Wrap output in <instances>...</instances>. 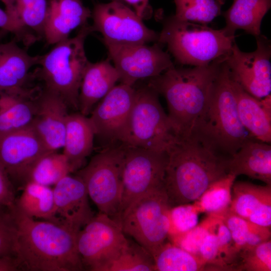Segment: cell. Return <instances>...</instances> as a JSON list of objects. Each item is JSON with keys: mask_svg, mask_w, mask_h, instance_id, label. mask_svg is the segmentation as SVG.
<instances>
[{"mask_svg": "<svg viewBox=\"0 0 271 271\" xmlns=\"http://www.w3.org/2000/svg\"><path fill=\"white\" fill-rule=\"evenodd\" d=\"M166 153L164 187L171 208L198 200L228 173L229 158L195 134L177 136Z\"/></svg>", "mask_w": 271, "mask_h": 271, "instance_id": "6da1fadb", "label": "cell"}, {"mask_svg": "<svg viewBox=\"0 0 271 271\" xmlns=\"http://www.w3.org/2000/svg\"><path fill=\"white\" fill-rule=\"evenodd\" d=\"M16 226L15 256L20 268L30 271L84 269L76 232L63 225L35 220L16 206L11 211Z\"/></svg>", "mask_w": 271, "mask_h": 271, "instance_id": "7a4b0ae2", "label": "cell"}, {"mask_svg": "<svg viewBox=\"0 0 271 271\" xmlns=\"http://www.w3.org/2000/svg\"><path fill=\"white\" fill-rule=\"evenodd\" d=\"M225 57L207 65L173 66L150 79L148 85L167 101L168 116L178 136L193 134L206 108L213 83Z\"/></svg>", "mask_w": 271, "mask_h": 271, "instance_id": "3957f363", "label": "cell"}, {"mask_svg": "<svg viewBox=\"0 0 271 271\" xmlns=\"http://www.w3.org/2000/svg\"><path fill=\"white\" fill-rule=\"evenodd\" d=\"M230 158L247 141L255 139L239 119L228 68L222 62L206 108L193 134Z\"/></svg>", "mask_w": 271, "mask_h": 271, "instance_id": "277c9868", "label": "cell"}, {"mask_svg": "<svg viewBox=\"0 0 271 271\" xmlns=\"http://www.w3.org/2000/svg\"><path fill=\"white\" fill-rule=\"evenodd\" d=\"M162 23L157 42L166 45L175 60L182 65H207L226 57L235 42V36H228L223 29L180 20L173 15L165 18Z\"/></svg>", "mask_w": 271, "mask_h": 271, "instance_id": "5b68a950", "label": "cell"}, {"mask_svg": "<svg viewBox=\"0 0 271 271\" xmlns=\"http://www.w3.org/2000/svg\"><path fill=\"white\" fill-rule=\"evenodd\" d=\"M91 32L90 26H82L75 36L59 42L41 56L38 64L45 88L58 94L67 105L75 108H78L82 75L89 62L85 51V40Z\"/></svg>", "mask_w": 271, "mask_h": 271, "instance_id": "8992f818", "label": "cell"}, {"mask_svg": "<svg viewBox=\"0 0 271 271\" xmlns=\"http://www.w3.org/2000/svg\"><path fill=\"white\" fill-rule=\"evenodd\" d=\"M171 208L164 186L152 190L122 213V230L153 255L169 235Z\"/></svg>", "mask_w": 271, "mask_h": 271, "instance_id": "52a82bcc", "label": "cell"}, {"mask_svg": "<svg viewBox=\"0 0 271 271\" xmlns=\"http://www.w3.org/2000/svg\"><path fill=\"white\" fill-rule=\"evenodd\" d=\"M124 153V145L122 143L106 148L93 156L77 174L99 212L119 224Z\"/></svg>", "mask_w": 271, "mask_h": 271, "instance_id": "ba28073f", "label": "cell"}, {"mask_svg": "<svg viewBox=\"0 0 271 271\" xmlns=\"http://www.w3.org/2000/svg\"><path fill=\"white\" fill-rule=\"evenodd\" d=\"M159 94L148 85L135 89L124 144L166 152L178 136L164 111Z\"/></svg>", "mask_w": 271, "mask_h": 271, "instance_id": "9c48e42d", "label": "cell"}, {"mask_svg": "<svg viewBox=\"0 0 271 271\" xmlns=\"http://www.w3.org/2000/svg\"><path fill=\"white\" fill-rule=\"evenodd\" d=\"M124 145L121 216L138 198L152 190L164 186L168 160L166 152Z\"/></svg>", "mask_w": 271, "mask_h": 271, "instance_id": "30bf717a", "label": "cell"}, {"mask_svg": "<svg viewBox=\"0 0 271 271\" xmlns=\"http://www.w3.org/2000/svg\"><path fill=\"white\" fill-rule=\"evenodd\" d=\"M92 32L102 36L104 44L126 45L157 42L159 34L148 28L143 19L122 2L97 4L91 12Z\"/></svg>", "mask_w": 271, "mask_h": 271, "instance_id": "8fae6325", "label": "cell"}, {"mask_svg": "<svg viewBox=\"0 0 271 271\" xmlns=\"http://www.w3.org/2000/svg\"><path fill=\"white\" fill-rule=\"evenodd\" d=\"M104 45L121 83L130 86L139 80L155 77L174 66L170 54L158 42L153 45Z\"/></svg>", "mask_w": 271, "mask_h": 271, "instance_id": "7c38bea8", "label": "cell"}, {"mask_svg": "<svg viewBox=\"0 0 271 271\" xmlns=\"http://www.w3.org/2000/svg\"><path fill=\"white\" fill-rule=\"evenodd\" d=\"M120 224L99 212L77 233V250L84 269L100 268L127 242Z\"/></svg>", "mask_w": 271, "mask_h": 271, "instance_id": "4fadbf2b", "label": "cell"}, {"mask_svg": "<svg viewBox=\"0 0 271 271\" xmlns=\"http://www.w3.org/2000/svg\"><path fill=\"white\" fill-rule=\"evenodd\" d=\"M255 38V51L243 52L234 42L225 61L231 79L249 94L260 99L270 94L271 49L264 36Z\"/></svg>", "mask_w": 271, "mask_h": 271, "instance_id": "5bb4252c", "label": "cell"}, {"mask_svg": "<svg viewBox=\"0 0 271 271\" xmlns=\"http://www.w3.org/2000/svg\"><path fill=\"white\" fill-rule=\"evenodd\" d=\"M134 94L132 86L120 83L99 101L89 117L95 135L109 143H124Z\"/></svg>", "mask_w": 271, "mask_h": 271, "instance_id": "9a60e30c", "label": "cell"}, {"mask_svg": "<svg viewBox=\"0 0 271 271\" xmlns=\"http://www.w3.org/2000/svg\"><path fill=\"white\" fill-rule=\"evenodd\" d=\"M47 152L31 126L0 137V163L13 184L22 187L33 165Z\"/></svg>", "mask_w": 271, "mask_h": 271, "instance_id": "2e32d148", "label": "cell"}, {"mask_svg": "<svg viewBox=\"0 0 271 271\" xmlns=\"http://www.w3.org/2000/svg\"><path fill=\"white\" fill-rule=\"evenodd\" d=\"M53 189L57 224L78 232L94 216L83 181L68 175Z\"/></svg>", "mask_w": 271, "mask_h": 271, "instance_id": "e0dca14e", "label": "cell"}, {"mask_svg": "<svg viewBox=\"0 0 271 271\" xmlns=\"http://www.w3.org/2000/svg\"><path fill=\"white\" fill-rule=\"evenodd\" d=\"M36 112L31 126L48 151L63 148L67 104L58 94L45 88L35 100Z\"/></svg>", "mask_w": 271, "mask_h": 271, "instance_id": "ac0fdd59", "label": "cell"}, {"mask_svg": "<svg viewBox=\"0 0 271 271\" xmlns=\"http://www.w3.org/2000/svg\"><path fill=\"white\" fill-rule=\"evenodd\" d=\"M228 209L252 223L270 228L271 185L234 182Z\"/></svg>", "mask_w": 271, "mask_h": 271, "instance_id": "d6986e66", "label": "cell"}, {"mask_svg": "<svg viewBox=\"0 0 271 271\" xmlns=\"http://www.w3.org/2000/svg\"><path fill=\"white\" fill-rule=\"evenodd\" d=\"M91 17V12L81 0H49L43 36L47 43L55 45L87 25Z\"/></svg>", "mask_w": 271, "mask_h": 271, "instance_id": "ffe728a7", "label": "cell"}, {"mask_svg": "<svg viewBox=\"0 0 271 271\" xmlns=\"http://www.w3.org/2000/svg\"><path fill=\"white\" fill-rule=\"evenodd\" d=\"M40 57L30 55L13 41L0 43V93L30 95L25 85Z\"/></svg>", "mask_w": 271, "mask_h": 271, "instance_id": "44dd1931", "label": "cell"}, {"mask_svg": "<svg viewBox=\"0 0 271 271\" xmlns=\"http://www.w3.org/2000/svg\"><path fill=\"white\" fill-rule=\"evenodd\" d=\"M238 116L241 122L255 140L271 142V95L257 99L232 79Z\"/></svg>", "mask_w": 271, "mask_h": 271, "instance_id": "7402d4cb", "label": "cell"}, {"mask_svg": "<svg viewBox=\"0 0 271 271\" xmlns=\"http://www.w3.org/2000/svg\"><path fill=\"white\" fill-rule=\"evenodd\" d=\"M119 75L109 59L89 62L83 72L78 96V108L87 116L119 80Z\"/></svg>", "mask_w": 271, "mask_h": 271, "instance_id": "603a6c76", "label": "cell"}, {"mask_svg": "<svg viewBox=\"0 0 271 271\" xmlns=\"http://www.w3.org/2000/svg\"><path fill=\"white\" fill-rule=\"evenodd\" d=\"M228 173L271 185V146L255 139L244 143L228 160Z\"/></svg>", "mask_w": 271, "mask_h": 271, "instance_id": "cb8c5ba5", "label": "cell"}, {"mask_svg": "<svg viewBox=\"0 0 271 271\" xmlns=\"http://www.w3.org/2000/svg\"><path fill=\"white\" fill-rule=\"evenodd\" d=\"M95 136L89 117L80 112L68 114L63 154L71 173L79 170L91 153Z\"/></svg>", "mask_w": 271, "mask_h": 271, "instance_id": "d4e9b609", "label": "cell"}, {"mask_svg": "<svg viewBox=\"0 0 271 271\" xmlns=\"http://www.w3.org/2000/svg\"><path fill=\"white\" fill-rule=\"evenodd\" d=\"M271 7V0H234L224 13L227 35L235 36L238 29L257 37L260 34L262 20Z\"/></svg>", "mask_w": 271, "mask_h": 271, "instance_id": "484cf974", "label": "cell"}, {"mask_svg": "<svg viewBox=\"0 0 271 271\" xmlns=\"http://www.w3.org/2000/svg\"><path fill=\"white\" fill-rule=\"evenodd\" d=\"M36 112L30 96L0 93V137L31 126Z\"/></svg>", "mask_w": 271, "mask_h": 271, "instance_id": "4316f807", "label": "cell"}, {"mask_svg": "<svg viewBox=\"0 0 271 271\" xmlns=\"http://www.w3.org/2000/svg\"><path fill=\"white\" fill-rule=\"evenodd\" d=\"M16 207L33 218H41L57 224L53 189L50 186L27 182L16 199Z\"/></svg>", "mask_w": 271, "mask_h": 271, "instance_id": "83f0119b", "label": "cell"}, {"mask_svg": "<svg viewBox=\"0 0 271 271\" xmlns=\"http://www.w3.org/2000/svg\"><path fill=\"white\" fill-rule=\"evenodd\" d=\"M216 216L221 219L229 229L239 251L270 239V228L252 223L234 214L229 209Z\"/></svg>", "mask_w": 271, "mask_h": 271, "instance_id": "f1b7e54d", "label": "cell"}, {"mask_svg": "<svg viewBox=\"0 0 271 271\" xmlns=\"http://www.w3.org/2000/svg\"><path fill=\"white\" fill-rule=\"evenodd\" d=\"M155 270H207L200 257L182 247L164 242L153 254Z\"/></svg>", "mask_w": 271, "mask_h": 271, "instance_id": "f546056e", "label": "cell"}, {"mask_svg": "<svg viewBox=\"0 0 271 271\" xmlns=\"http://www.w3.org/2000/svg\"><path fill=\"white\" fill-rule=\"evenodd\" d=\"M153 255L136 241L126 243L100 269L99 271H154Z\"/></svg>", "mask_w": 271, "mask_h": 271, "instance_id": "4dcf8cb0", "label": "cell"}, {"mask_svg": "<svg viewBox=\"0 0 271 271\" xmlns=\"http://www.w3.org/2000/svg\"><path fill=\"white\" fill-rule=\"evenodd\" d=\"M71 173L69 165L63 154L49 151L40 157L33 165L27 182L32 181L50 187Z\"/></svg>", "mask_w": 271, "mask_h": 271, "instance_id": "1f68e13d", "label": "cell"}, {"mask_svg": "<svg viewBox=\"0 0 271 271\" xmlns=\"http://www.w3.org/2000/svg\"><path fill=\"white\" fill-rule=\"evenodd\" d=\"M236 176L230 173L215 182L195 202L199 212L218 215L228 209Z\"/></svg>", "mask_w": 271, "mask_h": 271, "instance_id": "d6a6232c", "label": "cell"}, {"mask_svg": "<svg viewBox=\"0 0 271 271\" xmlns=\"http://www.w3.org/2000/svg\"><path fill=\"white\" fill-rule=\"evenodd\" d=\"M180 20L207 25L221 14L225 0H174Z\"/></svg>", "mask_w": 271, "mask_h": 271, "instance_id": "836d02e7", "label": "cell"}, {"mask_svg": "<svg viewBox=\"0 0 271 271\" xmlns=\"http://www.w3.org/2000/svg\"><path fill=\"white\" fill-rule=\"evenodd\" d=\"M234 270L270 271V239L239 251Z\"/></svg>", "mask_w": 271, "mask_h": 271, "instance_id": "e575fe53", "label": "cell"}, {"mask_svg": "<svg viewBox=\"0 0 271 271\" xmlns=\"http://www.w3.org/2000/svg\"><path fill=\"white\" fill-rule=\"evenodd\" d=\"M48 10L47 0H35L17 13L21 25L43 36Z\"/></svg>", "mask_w": 271, "mask_h": 271, "instance_id": "d590c367", "label": "cell"}, {"mask_svg": "<svg viewBox=\"0 0 271 271\" xmlns=\"http://www.w3.org/2000/svg\"><path fill=\"white\" fill-rule=\"evenodd\" d=\"M199 211L194 204L181 205L170 210L169 234L175 235L187 232L198 225Z\"/></svg>", "mask_w": 271, "mask_h": 271, "instance_id": "8d00e7d4", "label": "cell"}, {"mask_svg": "<svg viewBox=\"0 0 271 271\" xmlns=\"http://www.w3.org/2000/svg\"><path fill=\"white\" fill-rule=\"evenodd\" d=\"M16 234V226L11 212H0V256H15Z\"/></svg>", "mask_w": 271, "mask_h": 271, "instance_id": "74e56055", "label": "cell"}, {"mask_svg": "<svg viewBox=\"0 0 271 271\" xmlns=\"http://www.w3.org/2000/svg\"><path fill=\"white\" fill-rule=\"evenodd\" d=\"M208 217L200 225L183 233L176 234L179 236L178 246L189 252L199 256L201 243L209 232Z\"/></svg>", "mask_w": 271, "mask_h": 271, "instance_id": "f35d334b", "label": "cell"}, {"mask_svg": "<svg viewBox=\"0 0 271 271\" xmlns=\"http://www.w3.org/2000/svg\"><path fill=\"white\" fill-rule=\"evenodd\" d=\"M14 184L0 163V212L12 211L16 207Z\"/></svg>", "mask_w": 271, "mask_h": 271, "instance_id": "ab89813d", "label": "cell"}, {"mask_svg": "<svg viewBox=\"0 0 271 271\" xmlns=\"http://www.w3.org/2000/svg\"><path fill=\"white\" fill-rule=\"evenodd\" d=\"M0 28L13 33L26 44L34 41L35 37L30 34L28 31L14 19L6 10L0 8Z\"/></svg>", "mask_w": 271, "mask_h": 271, "instance_id": "60d3db41", "label": "cell"}, {"mask_svg": "<svg viewBox=\"0 0 271 271\" xmlns=\"http://www.w3.org/2000/svg\"><path fill=\"white\" fill-rule=\"evenodd\" d=\"M21 269L15 256H0V271H16Z\"/></svg>", "mask_w": 271, "mask_h": 271, "instance_id": "b9f144b4", "label": "cell"}, {"mask_svg": "<svg viewBox=\"0 0 271 271\" xmlns=\"http://www.w3.org/2000/svg\"><path fill=\"white\" fill-rule=\"evenodd\" d=\"M129 4L136 13L142 19L149 8V0H121Z\"/></svg>", "mask_w": 271, "mask_h": 271, "instance_id": "7bdbcfd3", "label": "cell"}, {"mask_svg": "<svg viewBox=\"0 0 271 271\" xmlns=\"http://www.w3.org/2000/svg\"><path fill=\"white\" fill-rule=\"evenodd\" d=\"M5 6V10L16 21L20 23L16 12L14 0H0Z\"/></svg>", "mask_w": 271, "mask_h": 271, "instance_id": "ee69618b", "label": "cell"}, {"mask_svg": "<svg viewBox=\"0 0 271 271\" xmlns=\"http://www.w3.org/2000/svg\"><path fill=\"white\" fill-rule=\"evenodd\" d=\"M35 0H14L16 12L17 13L26 6L31 4Z\"/></svg>", "mask_w": 271, "mask_h": 271, "instance_id": "f6af8a7d", "label": "cell"}, {"mask_svg": "<svg viewBox=\"0 0 271 271\" xmlns=\"http://www.w3.org/2000/svg\"><path fill=\"white\" fill-rule=\"evenodd\" d=\"M111 1H115L122 2L121 0H111Z\"/></svg>", "mask_w": 271, "mask_h": 271, "instance_id": "bcb514c9", "label": "cell"}]
</instances>
